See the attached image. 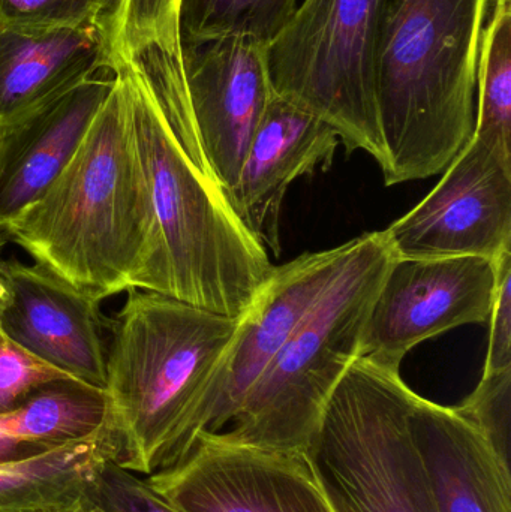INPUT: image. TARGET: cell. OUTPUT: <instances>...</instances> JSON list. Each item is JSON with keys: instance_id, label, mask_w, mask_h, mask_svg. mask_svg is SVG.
<instances>
[{"instance_id": "obj_24", "label": "cell", "mask_w": 511, "mask_h": 512, "mask_svg": "<svg viewBox=\"0 0 511 512\" xmlns=\"http://www.w3.org/2000/svg\"><path fill=\"white\" fill-rule=\"evenodd\" d=\"M455 409L510 460L511 369L483 373L476 390Z\"/></svg>"}, {"instance_id": "obj_19", "label": "cell", "mask_w": 511, "mask_h": 512, "mask_svg": "<svg viewBox=\"0 0 511 512\" xmlns=\"http://www.w3.org/2000/svg\"><path fill=\"white\" fill-rule=\"evenodd\" d=\"M108 423L89 438L44 456L0 465V512H65L81 505L99 469L117 460Z\"/></svg>"}, {"instance_id": "obj_28", "label": "cell", "mask_w": 511, "mask_h": 512, "mask_svg": "<svg viewBox=\"0 0 511 512\" xmlns=\"http://www.w3.org/2000/svg\"><path fill=\"white\" fill-rule=\"evenodd\" d=\"M6 298V288L3 285L2 279H0V310H2L3 303H5Z\"/></svg>"}, {"instance_id": "obj_17", "label": "cell", "mask_w": 511, "mask_h": 512, "mask_svg": "<svg viewBox=\"0 0 511 512\" xmlns=\"http://www.w3.org/2000/svg\"><path fill=\"white\" fill-rule=\"evenodd\" d=\"M413 430L440 512H511L510 460L455 408L417 396Z\"/></svg>"}, {"instance_id": "obj_12", "label": "cell", "mask_w": 511, "mask_h": 512, "mask_svg": "<svg viewBox=\"0 0 511 512\" xmlns=\"http://www.w3.org/2000/svg\"><path fill=\"white\" fill-rule=\"evenodd\" d=\"M6 288L0 328L21 348L84 384H107V331L101 301L41 265L0 258Z\"/></svg>"}, {"instance_id": "obj_11", "label": "cell", "mask_w": 511, "mask_h": 512, "mask_svg": "<svg viewBox=\"0 0 511 512\" xmlns=\"http://www.w3.org/2000/svg\"><path fill=\"white\" fill-rule=\"evenodd\" d=\"M195 129L213 182L227 195L275 90L267 45L245 36L182 44Z\"/></svg>"}, {"instance_id": "obj_8", "label": "cell", "mask_w": 511, "mask_h": 512, "mask_svg": "<svg viewBox=\"0 0 511 512\" xmlns=\"http://www.w3.org/2000/svg\"><path fill=\"white\" fill-rule=\"evenodd\" d=\"M434 191L384 230L393 258L477 256L511 251V153L471 137Z\"/></svg>"}, {"instance_id": "obj_10", "label": "cell", "mask_w": 511, "mask_h": 512, "mask_svg": "<svg viewBox=\"0 0 511 512\" xmlns=\"http://www.w3.org/2000/svg\"><path fill=\"white\" fill-rule=\"evenodd\" d=\"M495 289L497 262L489 259L393 258L372 301L359 357L399 370L420 343L488 322Z\"/></svg>"}, {"instance_id": "obj_25", "label": "cell", "mask_w": 511, "mask_h": 512, "mask_svg": "<svg viewBox=\"0 0 511 512\" xmlns=\"http://www.w3.org/2000/svg\"><path fill=\"white\" fill-rule=\"evenodd\" d=\"M69 379L74 378L21 348L0 328V414L23 405L42 388Z\"/></svg>"}, {"instance_id": "obj_5", "label": "cell", "mask_w": 511, "mask_h": 512, "mask_svg": "<svg viewBox=\"0 0 511 512\" xmlns=\"http://www.w3.org/2000/svg\"><path fill=\"white\" fill-rule=\"evenodd\" d=\"M392 259L383 231L351 240L335 279L218 432L225 441L306 451L333 391L359 357L372 301Z\"/></svg>"}, {"instance_id": "obj_3", "label": "cell", "mask_w": 511, "mask_h": 512, "mask_svg": "<svg viewBox=\"0 0 511 512\" xmlns=\"http://www.w3.org/2000/svg\"><path fill=\"white\" fill-rule=\"evenodd\" d=\"M492 0H384L375 93L387 186L446 170L476 126L477 65Z\"/></svg>"}, {"instance_id": "obj_27", "label": "cell", "mask_w": 511, "mask_h": 512, "mask_svg": "<svg viewBox=\"0 0 511 512\" xmlns=\"http://www.w3.org/2000/svg\"><path fill=\"white\" fill-rule=\"evenodd\" d=\"M9 239L8 236H6L5 231L0 228V252H2V249L5 248L6 245H8Z\"/></svg>"}, {"instance_id": "obj_20", "label": "cell", "mask_w": 511, "mask_h": 512, "mask_svg": "<svg viewBox=\"0 0 511 512\" xmlns=\"http://www.w3.org/2000/svg\"><path fill=\"white\" fill-rule=\"evenodd\" d=\"M299 0H183L182 44L245 36L269 45L296 11Z\"/></svg>"}, {"instance_id": "obj_9", "label": "cell", "mask_w": 511, "mask_h": 512, "mask_svg": "<svg viewBox=\"0 0 511 512\" xmlns=\"http://www.w3.org/2000/svg\"><path fill=\"white\" fill-rule=\"evenodd\" d=\"M179 512H333L306 451L272 450L201 432L170 468L146 478Z\"/></svg>"}, {"instance_id": "obj_14", "label": "cell", "mask_w": 511, "mask_h": 512, "mask_svg": "<svg viewBox=\"0 0 511 512\" xmlns=\"http://www.w3.org/2000/svg\"><path fill=\"white\" fill-rule=\"evenodd\" d=\"M338 134L324 120L273 95L249 144L234 188L225 195L246 230L273 255L281 252L279 219L294 180L332 165Z\"/></svg>"}, {"instance_id": "obj_23", "label": "cell", "mask_w": 511, "mask_h": 512, "mask_svg": "<svg viewBox=\"0 0 511 512\" xmlns=\"http://www.w3.org/2000/svg\"><path fill=\"white\" fill-rule=\"evenodd\" d=\"M84 512H179L116 460L105 463L81 499Z\"/></svg>"}, {"instance_id": "obj_6", "label": "cell", "mask_w": 511, "mask_h": 512, "mask_svg": "<svg viewBox=\"0 0 511 512\" xmlns=\"http://www.w3.org/2000/svg\"><path fill=\"white\" fill-rule=\"evenodd\" d=\"M414 393L398 369L357 357L306 454L333 512H440L413 430Z\"/></svg>"}, {"instance_id": "obj_16", "label": "cell", "mask_w": 511, "mask_h": 512, "mask_svg": "<svg viewBox=\"0 0 511 512\" xmlns=\"http://www.w3.org/2000/svg\"><path fill=\"white\" fill-rule=\"evenodd\" d=\"M111 69L104 27L26 29L0 23V131Z\"/></svg>"}, {"instance_id": "obj_21", "label": "cell", "mask_w": 511, "mask_h": 512, "mask_svg": "<svg viewBox=\"0 0 511 512\" xmlns=\"http://www.w3.org/2000/svg\"><path fill=\"white\" fill-rule=\"evenodd\" d=\"M182 3L183 0H119L107 27L113 66L131 62L150 48L180 53Z\"/></svg>"}, {"instance_id": "obj_22", "label": "cell", "mask_w": 511, "mask_h": 512, "mask_svg": "<svg viewBox=\"0 0 511 512\" xmlns=\"http://www.w3.org/2000/svg\"><path fill=\"white\" fill-rule=\"evenodd\" d=\"M117 2L119 0H0V23L26 29H107Z\"/></svg>"}, {"instance_id": "obj_29", "label": "cell", "mask_w": 511, "mask_h": 512, "mask_svg": "<svg viewBox=\"0 0 511 512\" xmlns=\"http://www.w3.org/2000/svg\"><path fill=\"white\" fill-rule=\"evenodd\" d=\"M65 512H84L83 508H81V505H78V507L72 508V510H68Z\"/></svg>"}, {"instance_id": "obj_26", "label": "cell", "mask_w": 511, "mask_h": 512, "mask_svg": "<svg viewBox=\"0 0 511 512\" xmlns=\"http://www.w3.org/2000/svg\"><path fill=\"white\" fill-rule=\"evenodd\" d=\"M489 321L491 334L483 373L511 369V251L497 261V289Z\"/></svg>"}, {"instance_id": "obj_18", "label": "cell", "mask_w": 511, "mask_h": 512, "mask_svg": "<svg viewBox=\"0 0 511 512\" xmlns=\"http://www.w3.org/2000/svg\"><path fill=\"white\" fill-rule=\"evenodd\" d=\"M104 390L77 379L48 385L0 414V465L44 456L95 435L107 424Z\"/></svg>"}, {"instance_id": "obj_15", "label": "cell", "mask_w": 511, "mask_h": 512, "mask_svg": "<svg viewBox=\"0 0 511 512\" xmlns=\"http://www.w3.org/2000/svg\"><path fill=\"white\" fill-rule=\"evenodd\" d=\"M116 77L104 71L0 131V225L38 200L77 152Z\"/></svg>"}, {"instance_id": "obj_7", "label": "cell", "mask_w": 511, "mask_h": 512, "mask_svg": "<svg viewBox=\"0 0 511 512\" xmlns=\"http://www.w3.org/2000/svg\"><path fill=\"white\" fill-rule=\"evenodd\" d=\"M384 0H302L267 45L276 95L332 126L348 152L386 164L375 56Z\"/></svg>"}, {"instance_id": "obj_2", "label": "cell", "mask_w": 511, "mask_h": 512, "mask_svg": "<svg viewBox=\"0 0 511 512\" xmlns=\"http://www.w3.org/2000/svg\"><path fill=\"white\" fill-rule=\"evenodd\" d=\"M111 324L107 423L116 462L134 474L170 468L206 432L240 318L132 289Z\"/></svg>"}, {"instance_id": "obj_13", "label": "cell", "mask_w": 511, "mask_h": 512, "mask_svg": "<svg viewBox=\"0 0 511 512\" xmlns=\"http://www.w3.org/2000/svg\"><path fill=\"white\" fill-rule=\"evenodd\" d=\"M350 248L351 242H347L273 267L254 303L240 318L216 382L206 432L218 433L227 427L249 388L335 279Z\"/></svg>"}, {"instance_id": "obj_4", "label": "cell", "mask_w": 511, "mask_h": 512, "mask_svg": "<svg viewBox=\"0 0 511 512\" xmlns=\"http://www.w3.org/2000/svg\"><path fill=\"white\" fill-rule=\"evenodd\" d=\"M158 237L150 292L242 318L275 265L224 192L180 149L138 60L117 63Z\"/></svg>"}, {"instance_id": "obj_1", "label": "cell", "mask_w": 511, "mask_h": 512, "mask_svg": "<svg viewBox=\"0 0 511 512\" xmlns=\"http://www.w3.org/2000/svg\"><path fill=\"white\" fill-rule=\"evenodd\" d=\"M114 77L69 164L38 200L0 225L35 264L99 301L150 291L158 261L128 95Z\"/></svg>"}]
</instances>
